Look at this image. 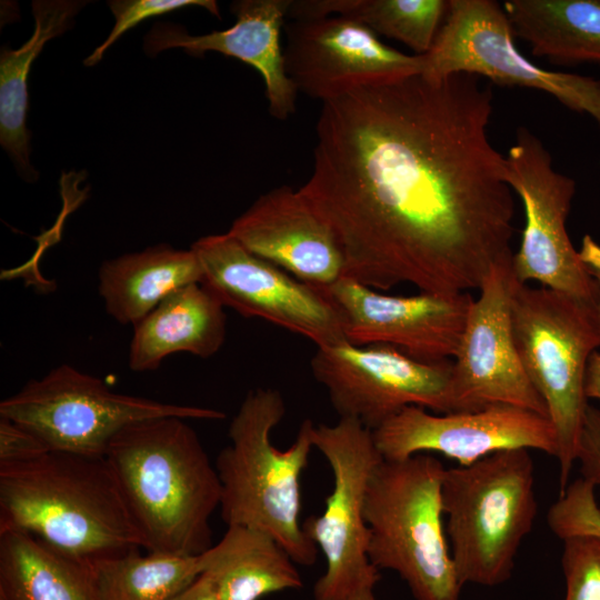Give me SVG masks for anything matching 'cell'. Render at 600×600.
Instances as JSON below:
<instances>
[{
    "instance_id": "cell-1",
    "label": "cell",
    "mask_w": 600,
    "mask_h": 600,
    "mask_svg": "<svg viewBox=\"0 0 600 600\" xmlns=\"http://www.w3.org/2000/svg\"><path fill=\"white\" fill-rule=\"evenodd\" d=\"M491 113V87L468 73H418L322 102L299 190L333 230L344 277L453 294L512 257L514 199Z\"/></svg>"
},
{
    "instance_id": "cell-2",
    "label": "cell",
    "mask_w": 600,
    "mask_h": 600,
    "mask_svg": "<svg viewBox=\"0 0 600 600\" xmlns=\"http://www.w3.org/2000/svg\"><path fill=\"white\" fill-rule=\"evenodd\" d=\"M179 417L134 422L110 441L108 460L147 551L200 556L221 483L197 432Z\"/></svg>"
},
{
    "instance_id": "cell-3",
    "label": "cell",
    "mask_w": 600,
    "mask_h": 600,
    "mask_svg": "<svg viewBox=\"0 0 600 600\" xmlns=\"http://www.w3.org/2000/svg\"><path fill=\"white\" fill-rule=\"evenodd\" d=\"M7 530L88 563L142 548L106 457L63 451L0 466V532Z\"/></svg>"
},
{
    "instance_id": "cell-4",
    "label": "cell",
    "mask_w": 600,
    "mask_h": 600,
    "mask_svg": "<svg viewBox=\"0 0 600 600\" xmlns=\"http://www.w3.org/2000/svg\"><path fill=\"white\" fill-rule=\"evenodd\" d=\"M284 414V399L277 389L248 391L231 420L230 443L214 461L221 483L219 508L227 527L266 531L297 564L307 567L319 551L300 521L301 477L314 448L313 422L303 420L292 444L280 450L271 433Z\"/></svg>"
},
{
    "instance_id": "cell-5",
    "label": "cell",
    "mask_w": 600,
    "mask_h": 600,
    "mask_svg": "<svg viewBox=\"0 0 600 600\" xmlns=\"http://www.w3.org/2000/svg\"><path fill=\"white\" fill-rule=\"evenodd\" d=\"M441 502L460 583H503L537 516L530 450H501L472 464L446 469Z\"/></svg>"
},
{
    "instance_id": "cell-6",
    "label": "cell",
    "mask_w": 600,
    "mask_h": 600,
    "mask_svg": "<svg viewBox=\"0 0 600 600\" xmlns=\"http://www.w3.org/2000/svg\"><path fill=\"white\" fill-rule=\"evenodd\" d=\"M511 324L522 367L556 431L561 494L570 483L589 406L584 392L588 362L600 348L597 303L517 281Z\"/></svg>"
},
{
    "instance_id": "cell-7",
    "label": "cell",
    "mask_w": 600,
    "mask_h": 600,
    "mask_svg": "<svg viewBox=\"0 0 600 600\" xmlns=\"http://www.w3.org/2000/svg\"><path fill=\"white\" fill-rule=\"evenodd\" d=\"M444 470L428 453L382 460L366 493L369 560L378 570L397 572L416 600H459L463 587L442 522Z\"/></svg>"
},
{
    "instance_id": "cell-8",
    "label": "cell",
    "mask_w": 600,
    "mask_h": 600,
    "mask_svg": "<svg viewBox=\"0 0 600 600\" xmlns=\"http://www.w3.org/2000/svg\"><path fill=\"white\" fill-rule=\"evenodd\" d=\"M0 417L29 429L50 451L104 457L114 436L134 422L161 417L219 420L224 413L113 392L101 379L63 363L3 399Z\"/></svg>"
},
{
    "instance_id": "cell-9",
    "label": "cell",
    "mask_w": 600,
    "mask_h": 600,
    "mask_svg": "<svg viewBox=\"0 0 600 600\" xmlns=\"http://www.w3.org/2000/svg\"><path fill=\"white\" fill-rule=\"evenodd\" d=\"M311 437L333 478L322 513L302 522L303 532L326 560L324 573L313 587V598L341 600L360 587H376L381 577L368 557L364 501L370 478L383 458L371 430L354 419L339 418L334 424L313 423Z\"/></svg>"
},
{
    "instance_id": "cell-10",
    "label": "cell",
    "mask_w": 600,
    "mask_h": 600,
    "mask_svg": "<svg viewBox=\"0 0 600 600\" xmlns=\"http://www.w3.org/2000/svg\"><path fill=\"white\" fill-rule=\"evenodd\" d=\"M423 58L422 74L428 79L468 73L500 86L537 89L588 113L600 126V81L530 62L516 48L511 24L496 1H449L444 23Z\"/></svg>"
},
{
    "instance_id": "cell-11",
    "label": "cell",
    "mask_w": 600,
    "mask_h": 600,
    "mask_svg": "<svg viewBox=\"0 0 600 600\" xmlns=\"http://www.w3.org/2000/svg\"><path fill=\"white\" fill-rule=\"evenodd\" d=\"M310 367L339 418L371 431L410 406L451 412V360L422 361L388 344L344 340L317 347Z\"/></svg>"
},
{
    "instance_id": "cell-12",
    "label": "cell",
    "mask_w": 600,
    "mask_h": 600,
    "mask_svg": "<svg viewBox=\"0 0 600 600\" xmlns=\"http://www.w3.org/2000/svg\"><path fill=\"white\" fill-rule=\"evenodd\" d=\"M507 158L508 179L526 211L521 243L511 268L519 283L542 287L597 303L598 286L567 231L576 182L554 170L539 138L520 128Z\"/></svg>"
},
{
    "instance_id": "cell-13",
    "label": "cell",
    "mask_w": 600,
    "mask_h": 600,
    "mask_svg": "<svg viewBox=\"0 0 600 600\" xmlns=\"http://www.w3.org/2000/svg\"><path fill=\"white\" fill-rule=\"evenodd\" d=\"M190 249L201 282L224 307L299 334L316 347L346 340L341 314L328 293L251 253L228 233L199 238Z\"/></svg>"
},
{
    "instance_id": "cell-14",
    "label": "cell",
    "mask_w": 600,
    "mask_h": 600,
    "mask_svg": "<svg viewBox=\"0 0 600 600\" xmlns=\"http://www.w3.org/2000/svg\"><path fill=\"white\" fill-rule=\"evenodd\" d=\"M511 260L512 257L490 270L479 288V297L470 306L451 360V412L507 404L548 418L546 404L522 367L512 334L511 300L517 280Z\"/></svg>"
},
{
    "instance_id": "cell-15",
    "label": "cell",
    "mask_w": 600,
    "mask_h": 600,
    "mask_svg": "<svg viewBox=\"0 0 600 600\" xmlns=\"http://www.w3.org/2000/svg\"><path fill=\"white\" fill-rule=\"evenodd\" d=\"M383 460L438 452L469 466L508 449L539 450L556 457L551 421L537 412L507 404L476 411L432 414L410 406L371 431Z\"/></svg>"
},
{
    "instance_id": "cell-16",
    "label": "cell",
    "mask_w": 600,
    "mask_h": 600,
    "mask_svg": "<svg viewBox=\"0 0 600 600\" xmlns=\"http://www.w3.org/2000/svg\"><path fill=\"white\" fill-rule=\"evenodd\" d=\"M286 71L297 90L322 102L356 88L422 73L423 54L384 44L360 22L340 16L286 24Z\"/></svg>"
},
{
    "instance_id": "cell-17",
    "label": "cell",
    "mask_w": 600,
    "mask_h": 600,
    "mask_svg": "<svg viewBox=\"0 0 600 600\" xmlns=\"http://www.w3.org/2000/svg\"><path fill=\"white\" fill-rule=\"evenodd\" d=\"M327 293L348 342L388 344L429 362L453 359L473 300L468 292L386 294L347 277Z\"/></svg>"
},
{
    "instance_id": "cell-18",
    "label": "cell",
    "mask_w": 600,
    "mask_h": 600,
    "mask_svg": "<svg viewBox=\"0 0 600 600\" xmlns=\"http://www.w3.org/2000/svg\"><path fill=\"white\" fill-rule=\"evenodd\" d=\"M227 233L251 253L324 293L346 276L344 253L333 230L291 187L259 197Z\"/></svg>"
},
{
    "instance_id": "cell-19",
    "label": "cell",
    "mask_w": 600,
    "mask_h": 600,
    "mask_svg": "<svg viewBox=\"0 0 600 600\" xmlns=\"http://www.w3.org/2000/svg\"><path fill=\"white\" fill-rule=\"evenodd\" d=\"M291 0H238L231 12L236 22L228 29L192 36L174 23L157 22L144 37L143 49L154 58L169 49H182L193 57L214 51L248 63L261 74L269 112L278 120L296 110L297 88L286 71L280 33Z\"/></svg>"
},
{
    "instance_id": "cell-20",
    "label": "cell",
    "mask_w": 600,
    "mask_h": 600,
    "mask_svg": "<svg viewBox=\"0 0 600 600\" xmlns=\"http://www.w3.org/2000/svg\"><path fill=\"white\" fill-rule=\"evenodd\" d=\"M226 336L224 306L202 283H191L169 294L133 326L128 364L134 372H146L179 352L209 358L221 349Z\"/></svg>"
},
{
    "instance_id": "cell-21",
    "label": "cell",
    "mask_w": 600,
    "mask_h": 600,
    "mask_svg": "<svg viewBox=\"0 0 600 600\" xmlns=\"http://www.w3.org/2000/svg\"><path fill=\"white\" fill-rule=\"evenodd\" d=\"M201 279V266L191 249L160 243L103 261L98 291L107 313L133 327L169 294Z\"/></svg>"
},
{
    "instance_id": "cell-22",
    "label": "cell",
    "mask_w": 600,
    "mask_h": 600,
    "mask_svg": "<svg viewBox=\"0 0 600 600\" xmlns=\"http://www.w3.org/2000/svg\"><path fill=\"white\" fill-rule=\"evenodd\" d=\"M200 563L220 600H259L303 587L297 563L286 549L257 528L227 527L220 541L200 554Z\"/></svg>"
},
{
    "instance_id": "cell-23",
    "label": "cell",
    "mask_w": 600,
    "mask_h": 600,
    "mask_svg": "<svg viewBox=\"0 0 600 600\" xmlns=\"http://www.w3.org/2000/svg\"><path fill=\"white\" fill-rule=\"evenodd\" d=\"M86 3L78 0L33 1L31 37L20 48H3L0 53V143L20 176L29 182L36 181L39 173L30 161L28 76L44 44L66 32Z\"/></svg>"
},
{
    "instance_id": "cell-24",
    "label": "cell",
    "mask_w": 600,
    "mask_h": 600,
    "mask_svg": "<svg viewBox=\"0 0 600 600\" xmlns=\"http://www.w3.org/2000/svg\"><path fill=\"white\" fill-rule=\"evenodd\" d=\"M0 600H98L91 563L30 533L1 531Z\"/></svg>"
},
{
    "instance_id": "cell-25",
    "label": "cell",
    "mask_w": 600,
    "mask_h": 600,
    "mask_svg": "<svg viewBox=\"0 0 600 600\" xmlns=\"http://www.w3.org/2000/svg\"><path fill=\"white\" fill-rule=\"evenodd\" d=\"M503 11L533 54L600 64V0H507Z\"/></svg>"
},
{
    "instance_id": "cell-26",
    "label": "cell",
    "mask_w": 600,
    "mask_h": 600,
    "mask_svg": "<svg viewBox=\"0 0 600 600\" xmlns=\"http://www.w3.org/2000/svg\"><path fill=\"white\" fill-rule=\"evenodd\" d=\"M448 9L444 0H299L291 1L287 18L312 20L336 13L426 54Z\"/></svg>"
},
{
    "instance_id": "cell-27",
    "label": "cell",
    "mask_w": 600,
    "mask_h": 600,
    "mask_svg": "<svg viewBox=\"0 0 600 600\" xmlns=\"http://www.w3.org/2000/svg\"><path fill=\"white\" fill-rule=\"evenodd\" d=\"M140 549L91 563L98 600H170L202 573L200 556Z\"/></svg>"
},
{
    "instance_id": "cell-28",
    "label": "cell",
    "mask_w": 600,
    "mask_h": 600,
    "mask_svg": "<svg viewBox=\"0 0 600 600\" xmlns=\"http://www.w3.org/2000/svg\"><path fill=\"white\" fill-rule=\"evenodd\" d=\"M594 489L592 481L581 477L559 494L547 514L548 526L558 538L600 537V508Z\"/></svg>"
},
{
    "instance_id": "cell-29",
    "label": "cell",
    "mask_w": 600,
    "mask_h": 600,
    "mask_svg": "<svg viewBox=\"0 0 600 600\" xmlns=\"http://www.w3.org/2000/svg\"><path fill=\"white\" fill-rule=\"evenodd\" d=\"M114 17V26L106 40L84 60L86 67L99 63L108 49L127 31L150 18L159 17L189 7H199L220 17L219 6L213 0H111L108 1Z\"/></svg>"
},
{
    "instance_id": "cell-30",
    "label": "cell",
    "mask_w": 600,
    "mask_h": 600,
    "mask_svg": "<svg viewBox=\"0 0 600 600\" xmlns=\"http://www.w3.org/2000/svg\"><path fill=\"white\" fill-rule=\"evenodd\" d=\"M562 541L564 600H600V537L574 536Z\"/></svg>"
},
{
    "instance_id": "cell-31",
    "label": "cell",
    "mask_w": 600,
    "mask_h": 600,
    "mask_svg": "<svg viewBox=\"0 0 600 600\" xmlns=\"http://www.w3.org/2000/svg\"><path fill=\"white\" fill-rule=\"evenodd\" d=\"M48 451L44 442L29 429L0 417V466L23 463Z\"/></svg>"
},
{
    "instance_id": "cell-32",
    "label": "cell",
    "mask_w": 600,
    "mask_h": 600,
    "mask_svg": "<svg viewBox=\"0 0 600 600\" xmlns=\"http://www.w3.org/2000/svg\"><path fill=\"white\" fill-rule=\"evenodd\" d=\"M577 460L582 478L600 484V409L590 404L584 414Z\"/></svg>"
},
{
    "instance_id": "cell-33",
    "label": "cell",
    "mask_w": 600,
    "mask_h": 600,
    "mask_svg": "<svg viewBox=\"0 0 600 600\" xmlns=\"http://www.w3.org/2000/svg\"><path fill=\"white\" fill-rule=\"evenodd\" d=\"M579 254L598 286L597 314L600 322V244L589 234H586Z\"/></svg>"
},
{
    "instance_id": "cell-34",
    "label": "cell",
    "mask_w": 600,
    "mask_h": 600,
    "mask_svg": "<svg viewBox=\"0 0 600 600\" xmlns=\"http://www.w3.org/2000/svg\"><path fill=\"white\" fill-rule=\"evenodd\" d=\"M170 600H220L211 578L201 573L190 586Z\"/></svg>"
},
{
    "instance_id": "cell-35",
    "label": "cell",
    "mask_w": 600,
    "mask_h": 600,
    "mask_svg": "<svg viewBox=\"0 0 600 600\" xmlns=\"http://www.w3.org/2000/svg\"><path fill=\"white\" fill-rule=\"evenodd\" d=\"M584 392L588 399L600 400V352L598 351L592 353L588 362Z\"/></svg>"
},
{
    "instance_id": "cell-36",
    "label": "cell",
    "mask_w": 600,
    "mask_h": 600,
    "mask_svg": "<svg viewBox=\"0 0 600 600\" xmlns=\"http://www.w3.org/2000/svg\"><path fill=\"white\" fill-rule=\"evenodd\" d=\"M373 589L374 587L371 586L360 587L348 593L341 600H376Z\"/></svg>"
}]
</instances>
